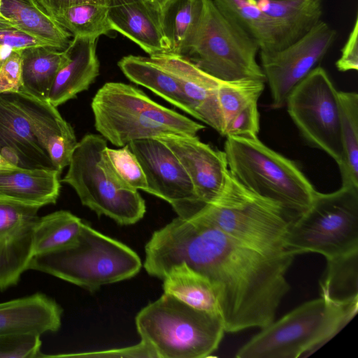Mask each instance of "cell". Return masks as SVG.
<instances>
[{
  "label": "cell",
  "mask_w": 358,
  "mask_h": 358,
  "mask_svg": "<svg viewBox=\"0 0 358 358\" xmlns=\"http://www.w3.org/2000/svg\"><path fill=\"white\" fill-rule=\"evenodd\" d=\"M0 44L8 45L15 50H20L31 46H48L43 42L19 29L1 15Z\"/></svg>",
  "instance_id": "38"
},
{
  "label": "cell",
  "mask_w": 358,
  "mask_h": 358,
  "mask_svg": "<svg viewBox=\"0 0 358 358\" xmlns=\"http://www.w3.org/2000/svg\"><path fill=\"white\" fill-rule=\"evenodd\" d=\"M37 1L52 16L59 10L75 4L85 2L106 4V0H37Z\"/></svg>",
  "instance_id": "42"
},
{
  "label": "cell",
  "mask_w": 358,
  "mask_h": 358,
  "mask_svg": "<svg viewBox=\"0 0 358 358\" xmlns=\"http://www.w3.org/2000/svg\"><path fill=\"white\" fill-rule=\"evenodd\" d=\"M264 81L243 79L221 81L217 99L223 122V134L231 120L249 104L257 102L264 90Z\"/></svg>",
  "instance_id": "34"
},
{
  "label": "cell",
  "mask_w": 358,
  "mask_h": 358,
  "mask_svg": "<svg viewBox=\"0 0 358 358\" xmlns=\"http://www.w3.org/2000/svg\"><path fill=\"white\" fill-rule=\"evenodd\" d=\"M0 153L19 168L55 170L12 92L0 94Z\"/></svg>",
  "instance_id": "17"
},
{
  "label": "cell",
  "mask_w": 358,
  "mask_h": 358,
  "mask_svg": "<svg viewBox=\"0 0 358 358\" xmlns=\"http://www.w3.org/2000/svg\"><path fill=\"white\" fill-rule=\"evenodd\" d=\"M149 57L178 80L194 112V117L222 136L223 122L217 99L221 80L206 73L182 55L162 52Z\"/></svg>",
  "instance_id": "16"
},
{
  "label": "cell",
  "mask_w": 358,
  "mask_h": 358,
  "mask_svg": "<svg viewBox=\"0 0 358 358\" xmlns=\"http://www.w3.org/2000/svg\"><path fill=\"white\" fill-rule=\"evenodd\" d=\"M91 107L96 130L117 147L169 134L194 136L205 129L152 101L140 89L123 83H105L94 96Z\"/></svg>",
  "instance_id": "2"
},
{
  "label": "cell",
  "mask_w": 358,
  "mask_h": 358,
  "mask_svg": "<svg viewBox=\"0 0 358 358\" xmlns=\"http://www.w3.org/2000/svg\"><path fill=\"white\" fill-rule=\"evenodd\" d=\"M60 173L54 169L19 167L0 169V201L42 207L55 203Z\"/></svg>",
  "instance_id": "21"
},
{
  "label": "cell",
  "mask_w": 358,
  "mask_h": 358,
  "mask_svg": "<svg viewBox=\"0 0 358 358\" xmlns=\"http://www.w3.org/2000/svg\"><path fill=\"white\" fill-rule=\"evenodd\" d=\"M259 131V113L257 102H254L234 116L226 127L223 136L256 138Z\"/></svg>",
  "instance_id": "37"
},
{
  "label": "cell",
  "mask_w": 358,
  "mask_h": 358,
  "mask_svg": "<svg viewBox=\"0 0 358 358\" xmlns=\"http://www.w3.org/2000/svg\"><path fill=\"white\" fill-rule=\"evenodd\" d=\"M338 99L343 152L338 166L341 185L358 187V94L338 91Z\"/></svg>",
  "instance_id": "30"
},
{
  "label": "cell",
  "mask_w": 358,
  "mask_h": 358,
  "mask_svg": "<svg viewBox=\"0 0 358 358\" xmlns=\"http://www.w3.org/2000/svg\"><path fill=\"white\" fill-rule=\"evenodd\" d=\"M107 141L88 134L78 141L62 182L76 191L82 204L98 215L121 225H131L145 213V203L138 190L127 186L117 176L105 152Z\"/></svg>",
  "instance_id": "8"
},
{
  "label": "cell",
  "mask_w": 358,
  "mask_h": 358,
  "mask_svg": "<svg viewBox=\"0 0 358 358\" xmlns=\"http://www.w3.org/2000/svg\"><path fill=\"white\" fill-rule=\"evenodd\" d=\"M320 296L338 303L358 301V250L327 259Z\"/></svg>",
  "instance_id": "29"
},
{
  "label": "cell",
  "mask_w": 358,
  "mask_h": 358,
  "mask_svg": "<svg viewBox=\"0 0 358 358\" xmlns=\"http://www.w3.org/2000/svg\"><path fill=\"white\" fill-rule=\"evenodd\" d=\"M98 38L73 36L66 48L68 61L57 72L48 101L57 107L87 90L99 74Z\"/></svg>",
  "instance_id": "19"
},
{
  "label": "cell",
  "mask_w": 358,
  "mask_h": 358,
  "mask_svg": "<svg viewBox=\"0 0 358 358\" xmlns=\"http://www.w3.org/2000/svg\"><path fill=\"white\" fill-rule=\"evenodd\" d=\"M336 31L321 20L292 44L275 52H259L261 68L272 98V108L285 106L288 95L324 58L336 38Z\"/></svg>",
  "instance_id": "12"
},
{
  "label": "cell",
  "mask_w": 358,
  "mask_h": 358,
  "mask_svg": "<svg viewBox=\"0 0 358 358\" xmlns=\"http://www.w3.org/2000/svg\"><path fill=\"white\" fill-rule=\"evenodd\" d=\"M141 266L140 257L132 249L83 222L73 242L58 250L34 256L29 269L92 292L134 277Z\"/></svg>",
  "instance_id": "4"
},
{
  "label": "cell",
  "mask_w": 358,
  "mask_h": 358,
  "mask_svg": "<svg viewBox=\"0 0 358 358\" xmlns=\"http://www.w3.org/2000/svg\"><path fill=\"white\" fill-rule=\"evenodd\" d=\"M41 335L17 334L0 336V358L41 357Z\"/></svg>",
  "instance_id": "36"
},
{
  "label": "cell",
  "mask_w": 358,
  "mask_h": 358,
  "mask_svg": "<svg viewBox=\"0 0 358 358\" xmlns=\"http://www.w3.org/2000/svg\"><path fill=\"white\" fill-rule=\"evenodd\" d=\"M255 1L278 29L282 48L301 38L322 20V0Z\"/></svg>",
  "instance_id": "23"
},
{
  "label": "cell",
  "mask_w": 358,
  "mask_h": 358,
  "mask_svg": "<svg viewBox=\"0 0 358 358\" xmlns=\"http://www.w3.org/2000/svg\"><path fill=\"white\" fill-rule=\"evenodd\" d=\"M16 51L8 45L0 44V66Z\"/></svg>",
  "instance_id": "43"
},
{
  "label": "cell",
  "mask_w": 358,
  "mask_h": 358,
  "mask_svg": "<svg viewBox=\"0 0 358 358\" xmlns=\"http://www.w3.org/2000/svg\"><path fill=\"white\" fill-rule=\"evenodd\" d=\"M336 68L342 72L358 70V15H356L352 28L341 49V55L336 62Z\"/></svg>",
  "instance_id": "41"
},
{
  "label": "cell",
  "mask_w": 358,
  "mask_h": 358,
  "mask_svg": "<svg viewBox=\"0 0 358 358\" xmlns=\"http://www.w3.org/2000/svg\"><path fill=\"white\" fill-rule=\"evenodd\" d=\"M1 1H2V0H0V7H1Z\"/></svg>",
  "instance_id": "46"
},
{
  "label": "cell",
  "mask_w": 358,
  "mask_h": 358,
  "mask_svg": "<svg viewBox=\"0 0 358 358\" xmlns=\"http://www.w3.org/2000/svg\"><path fill=\"white\" fill-rule=\"evenodd\" d=\"M17 167L8 162L0 153V169Z\"/></svg>",
  "instance_id": "45"
},
{
  "label": "cell",
  "mask_w": 358,
  "mask_h": 358,
  "mask_svg": "<svg viewBox=\"0 0 358 358\" xmlns=\"http://www.w3.org/2000/svg\"><path fill=\"white\" fill-rule=\"evenodd\" d=\"M83 223L78 217L67 210L40 217L34 232V256L58 250L73 242Z\"/></svg>",
  "instance_id": "32"
},
{
  "label": "cell",
  "mask_w": 358,
  "mask_h": 358,
  "mask_svg": "<svg viewBox=\"0 0 358 358\" xmlns=\"http://www.w3.org/2000/svg\"><path fill=\"white\" fill-rule=\"evenodd\" d=\"M62 310L41 293L0 303V336L55 332L61 326Z\"/></svg>",
  "instance_id": "20"
},
{
  "label": "cell",
  "mask_w": 358,
  "mask_h": 358,
  "mask_svg": "<svg viewBox=\"0 0 358 358\" xmlns=\"http://www.w3.org/2000/svg\"><path fill=\"white\" fill-rule=\"evenodd\" d=\"M162 280L164 293L193 308L221 317L217 292L206 276L180 264L173 266Z\"/></svg>",
  "instance_id": "27"
},
{
  "label": "cell",
  "mask_w": 358,
  "mask_h": 358,
  "mask_svg": "<svg viewBox=\"0 0 358 358\" xmlns=\"http://www.w3.org/2000/svg\"><path fill=\"white\" fill-rule=\"evenodd\" d=\"M0 15L21 31L55 49L64 50L71 41L72 35L37 0H2Z\"/></svg>",
  "instance_id": "22"
},
{
  "label": "cell",
  "mask_w": 358,
  "mask_h": 358,
  "mask_svg": "<svg viewBox=\"0 0 358 358\" xmlns=\"http://www.w3.org/2000/svg\"><path fill=\"white\" fill-rule=\"evenodd\" d=\"M20 50L15 51L0 66V94L16 92L21 90Z\"/></svg>",
  "instance_id": "39"
},
{
  "label": "cell",
  "mask_w": 358,
  "mask_h": 358,
  "mask_svg": "<svg viewBox=\"0 0 358 358\" xmlns=\"http://www.w3.org/2000/svg\"><path fill=\"white\" fill-rule=\"evenodd\" d=\"M106 157L119 178L134 190L146 192L148 184L143 170L128 144L121 148H105Z\"/></svg>",
  "instance_id": "35"
},
{
  "label": "cell",
  "mask_w": 358,
  "mask_h": 358,
  "mask_svg": "<svg viewBox=\"0 0 358 358\" xmlns=\"http://www.w3.org/2000/svg\"><path fill=\"white\" fill-rule=\"evenodd\" d=\"M224 152L230 174L250 191L295 217L310 206L317 190L310 180L293 161L258 138L227 137Z\"/></svg>",
  "instance_id": "6"
},
{
  "label": "cell",
  "mask_w": 358,
  "mask_h": 358,
  "mask_svg": "<svg viewBox=\"0 0 358 358\" xmlns=\"http://www.w3.org/2000/svg\"><path fill=\"white\" fill-rule=\"evenodd\" d=\"M12 94L46 150L48 147L59 144H77L72 127L62 117L57 107L20 91L12 92Z\"/></svg>",
  "instance_id": "26"
},
{
  "label": "cell",
  "mask_w": 358,
  "mask_h": 358,
  "mask_svg": "<svg viewBox=\"0 0 358 358\" xmlns=\"http://www.w3.org/2000/svg\"><path fill=\"white\" fill-rule=\"evenodd\" d=\"M177 157L187 173L199 199L213 202L222 192L229 174L226 155L197 136L169 134L157 138Z\"/></svg>",
  "instance_id": "15"
},
{
  "label": "cell",
  "mask_w": 358,
  "mask_h": 358,
  "mask_svg": "<svg viewBox=\"0 0 358 358\" xmlns=\"http://www.w3.org/2000/svg\"><path fill=\"white\" fill-rule=\"evenodd\" d=\"M358 301L338 303L320 297L261 329L237 351L238 358H306L356 315Z\"/></svg>",
  "instance_id": "3"
},
{
  "label": "cell",
  "mask_w": 358,
  "mask_h": 358,
  "mask_svg": "<svg viewBox=\"0 0 358 358\" xmlns=\"http://www.w3.org/2000/svg\"><path fill=\"white\" fill-rule=\"evenodd\" d=\"M284 246L294 255L313 252L326 259L358 250V187L317 191L310 206L292 222Z\"/></svg>",
  "instance_id": "10"
},
{
  "label": "cell",
  "mask_w": 358,
  "mask_h": 358,
  "mask_svg": "<svg viewBox=\"0 0 358 358\" xmlns=\"http://www.w3.org/2000/svg\"><path fill=\"white\" fill-rule=\"evenodd\" d=\"M218 9L239 25L258 44L259 52L282 48L280 34L255 0H212Z\"/></svg>",
  "instance_id": "28"
},
{
  "label": "cell",
  "mask_w": 358,
  "mask_h": 358,
  "mask_svg": "<svg viewBox=\"0 0 358 358\" xmlns=\"http://www.w3.org/2000/svg\"><path fill=\"white\" fill-rule=\"evenodd\" d=\"M192 218L251 248L279 253L287 252L285 238L295 217L278 203L243 187L229 173L220 196Z\"/></svg>",
  "instance_id": "7"
},
{
  "label": "cell",
  "mask_w": 358,
  "mask_h": 358,
  "mask_svg": "<svg viewBox=\"0 0 358 358\" xmlns=\"http://www.w3.org/2000/svg\"><path fill=\"white\" fill-rule=\"evenodd\" d=\"M202 0H171L162 10V26L169 52L183 55L196 27Z\"/></svg>",
  "instance_id": "31"
},
{
  "label": "cell",
  "mask_w": 358,
  "mask_h": 358,
  "mask_svg": "<svg viewBox=\"0 0 358 358\" xmlns=\"http://www.w3.org/2000/svg\"><path fill=\"white\" fill-rule=\"evenodd\" d=\"M39 208L0 201V289L16 285L29 268Z\"/></svg>",
  "instance_id": "14"
},
{
  "label": "cell",
  "mask_w": 358,
  "mask_h": 358,
  "mask_svg": "<svg viewBox=\"0 0 358 358\" xmlns=\"http://www.w3.org/2000/svg\"><path fill=\"white\" fill-rule=\"evenodd\" d=\"M259 48L212 0H202L196 27L182 56L221 81L243 79L266 82L257 61Z\"/></svg>",
  "instance_id": "9"
},
{
  "label": "cell",
  "mask_w": 358,
  "mask_h": 358,
  "mask_svg": "<svg viewBox=\"0 0 358 358\" xmlns=\"http://www.w3.org/2000/svg\"><path fill=\"white\" fill-rule=\"evenodd\" d=\"M63 356L79 357H135V358H157L153 348L141 341L137 345L122 348H115L102 351L83 352Z\"/></svg>",
  "instance_id": "40"
},
{
  "label": "cell",
  "mask_w": 358,
  "mask_h": 358,
  "mask_svg": "<svg viewBox=\"0 0 358 358\" xmlns=\"http://www.w3.org/2000/svg\"><path fill=\"white\" fill-rule=\"evenodd\" d=\"M115 30L137 44L149 55L169 52L162 26V11L150 0H106Z\"/></svg>",
  "instance_id": "18"
},
{
  "label": "cell",
  "mask_w": 358,
  "mask_h": 358,
  "mask_svg": "<svg viewBox=\"0 0 358 358\" xmlns=\"http://www.w3.org/2000/svg\"><path fill=\"white\" fill-rule=\"evenodd\" d=\"M285 105L303 138L338 164L343 152L338 91L325 69H313L293 88Z\"/></svg>",
  "instance_id": "11"
},
{
  "label": "cell",
  "mask_w": 358,
  "mask_h": 358,
  "mask_svg": "<svg viewBox=\"0 0 358 358\" xmlns=\"http://www.w3.org/2000/svg\"><path fill=\"white\" fill-rule=\"evenodd\" d=\"M117 64L129 80L150 90L172 105L195 117L178 80L152 62L150 57L128 55L122 57Z\"/></svg>",
  "instance_id": "25"
},
{
  "label": "cell",
  "mask_w": 358,
  "mask_h": 358,
  "mask_svg": "<svg viewBox=\"0 0 358 358\" xmlns=\"http://www.w3.org/2000/svg\"><path fill=\"white\" fill-rule=\"evenodd\" d=\"M161 11L171 0H150Z\"/></svg>",
  "instance_id": "44"
},
{
  "label": "cell",
  "mask_w": 358,
  "mask_h": 358,
  "mask_svg": "<svg viewBox=\"0 0 358 358\" xmlns=\"http://www.w3.org/2000/svg\"><path fill=\"white\" fill-rule=\"evenodd\" d=\"M20 92L42 101H47L61 67L68 61L67 50L45 45L31 46L20 50Z\"/></svg>",
  "instance_id": "24"
},
{
  "label": "cell",
  "mask_w": 358,
  "mask_h": 358,
  "mask_svg": "<svg viewBox=\"0 0 358 358\" xmlns=\"http://www.w3.org/2000/svg\"><path fill=\"white\" fill-rule=\"evenodd\" d=\"M73 36L98 38L113 31L106 4L85 2L65 8L51 16Z\"/></svg>",
  "instance_id": "33"
},
{
  "label": "cell",
  "mask_w": 358,
  "mask_h": 358,
  "mask_svg": "<svg viewBox=\"0 0 358 358\" xmlns=\"http://www.w3.org/2000/svg\"><path fill=\"white\" fill-rule=\"evenodd\" d=\"M161 255L166 267L185 264L212 282L225 332L268 325L290 289L294 255L258 250L197 218L174 222Z\"/></svg>",
  "instance_id": "1"
},
{
  "label": "cell",
  "mask_w": 358,
  "mask_h": 358,
  "mask_svg": "<svg viewBox=\"0 0 358 358\" xmlns=\"http://www.w3.org/2000/svg\"><path fill=\"white\" fill-rule=\"evenodd\" d=\"M145 173V192L168 202L178 217L191 219L205 206L198 198L185 169L158 138H144L128 143Z\"/></svg>",
  "instance_id": "13"
},
{
  "label": "cell",
  "mask_w": 358,
  "mask_h": 358,
  "mask_svg": "<svg viewBox=\"0 0 358 358\" xmlns=\"http://www.w3.org/2000/svg\"><path fill=\"white\" fill-rule=\"evenodd\" d=\"M141 341L157 358H202L219 347L225 332L219 315L193 308L164 293L136 319Z\"/></svg>",
  "instance_id": "5"
}]
</instances>
